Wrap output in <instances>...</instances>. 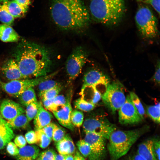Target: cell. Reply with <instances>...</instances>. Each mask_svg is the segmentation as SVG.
Segmentation results:
<instances>
[{
	"label": "cell",
	"instance_id": "obj_1",
	"mask_svg": "<svg viewBox=\"0 0 160 160\" xmlns=\"http://www.w3.org/2000/svg\"><path fill=\"white\" fill-rule=\"evenodd\" d=\"M13 56L25 79L47 75L52 64L51 54L47 49L25 39L15 47Z\"/></svg>",
	"mask_w": 160,
	"mask_h": 160
},
{
	"label": "cell",
	"instance_id": "obj_2",
	"mask_svg": "<svg viewBox=\"0 0 160 160\" xmlns=\"http://www.w3.org/2000/svg\"><path fill=\"white\" fill-rule=\"evenodd\" d=\"M50 11L54 23L63 30L81 29L90 22L89 12L82 0H52Z\"/></svg>",
	"mask_w": 160,
	"mask_h": 160
},
{
	"label": "cell",
	"instance_id": "obj_3",
	"mask_svg": "<svg viewBox=\"0 0 160 160\" xmlns=\"http://www.w3.org/2000/svg\"><path fill=\"white\" fill-rule=\"evenodd\" d=\"M89 13L96 22L113 26L121 21L125 12L124 0H90Z\"/></svg>",
	"mask_w": 160,
	"mask_h": 160
},
{
	"label": "cell",
	"instance_id": "obj_4",
	"mask_svg": "<svg viewBox=\"0 0 160 160\" xmlns=\"http://www.w3.org/2000/svg\"><path fill=\"white\" fill-rule=\"evenodd\" d=\"M149 127L128 130H116L110 134L107 144L110 160H118L127 153L132 146L143 134L148 132Z\"/></svg>",
	"mask_w": 160,
	"mask_h": 160
},
{
	"label": "cell",
	"instance_id": "obj_5",
	"mask_svg": "<svg viewBox=\"0 0 160 160\" xmlns=\"http://www.w3.org/2000/svg\"><path fill=\"white\" fill-rule=\"evenodd\" d=\"M135 20L139 31L144 38L152 39L159 34L157 19L147 6H142L138 8Z\"/></svg>",
	"mask_w": 160,
	"mask_h": 160
},
{
	"label": "cell",
	"instance_id": "obj_6",
	"mask_svg": "<svg viewBox=\"0 0 160 160\" xmlns=\"http://www.w3.org/2000/svg\"><path fill=\"white\" fill-rule=\"evenodd\" d=\"M124 90L122 84L115 81L108 84L101 95L104 104L113 113L119 110L126 100Z\"/></svg>",
	"mask_w": 160,
	"mask_h": 160
},
{
	"label": "cell",
	"instance_id": "obj_7",
	"mask_svg": "<svg viewBox=\"0 0 160 160\" xmlns=\"http://www.w3.org/2000/svg\"><path fill=\"white\" fill-rule=\"evenodd\" d=\"M57 73L56 72L50 74L32 79L16 80L7 83L0 82V84L2 89L8 94L12 97H18L28 89L38 85L43 80L51 79Z\"/></svg>",
	"mask_w": 160,
	"mask_h": 160
},
{
	"label": "cell",
	"instance_id": "obj_8",
	"mask_svg": "<svg viewBox=\"0 0 160 160\" xmlns=\"http://www.w3.org/2000/svg\"><path fill=\"white\" fill-rule=\"evenodd\" d=\"M85 133H91L108 140L111 134L116 129L114 124L110 122L103 116L87 118L83 124Z\"/></svg>",
	"mask_w": 160,
	"mask_h": 160
},
{
	"label": "cell",
	"instance_id": "obj_9",
	"mask_svg": "<svg viewBox=\"0 0 160 160\" xmlns=\"http://www.w3.org/2000/svg\"><path fill=\"white\" fill-rule=\"evenodd\" d=\"M87 58L86 52L81 47H76L68 58L65 68L69 81L74 80L81 73Z\"/></svg>",
	"mask_w": 160,
	"mask_h": 160
},
{
	"label": "cell",
	"instance_id": "obj_10",
	"mask_svg": "<svg viewBox=\"0 0 160 160\" xmlns=\"http://www.w3.org/2000/svg\"><path fill=\"white\" fill-rule=\"evenodd\" d=\"M90 149L89 160H103L107 153V139L97 135L85 133L84 139Z\"/></svg>",
	"mask_w": 160,
	"mask_h": 160
},
{
	"label": "cell",
	"instance_id": "obj_11",
	"mask_svg": "<svg viewBox=\"0 0 160 160\" xmlns=\"http://www.w3.org/2000/svg\"><path fill=\"white\" fill-rule=\"evenodd\" d=\"M119 120L122 125L135 124L141 122L143 119L135 108L129 95L119 110Z\"/></svg>",
	"mask_w": 160,
	"mask_h": 160
},
{
	"label": "cell",
	"instance_id": "obj_12",
	"mask_svg": "<svg viewBox=\"0 0 160 160\" xmlns=\"http://www.w3.org/2000/svg\"><path fill=\"white\" fill-rule=\"evenodd\" d=\"M25 112V110L20 104L10 100H4L0 106V114L3 119L7 121L12 120Z\"/></svg>",
	"mask_w": 160,
	"mask_h": 160
},
{
	"label": "cell",
	"instance_id": "obj_13",
	"mask_svg": "<svg viewBox=\"0 0 160 160\" xmlns=\"http://www.w3.org/2000/svg\"><path fill=\"white\" fill-rule=\"evenodd\" d=\"M72 96V93H70L67 98V101L65 106L52 113L60 124L71 131H73L74 127L72 124L71 120V115L72 111L71 105Z\"/></svg>",
	"mask_w": 160,
	"mask_h": 160
},
{
	"label": "cell",
	"instance_id": "obj_14",
	"mask_svg": "<svg viewBox=\"0 0 160 160\" xmlns=\"http://www.w3.org/2000/svg\"><path fill=\"white\" fill-rule=\"evenodd\" d=\"M2 73L8 80L12 81L25 79L14 58L5 61L1 67Z\"/></svg>",
	"mask_w": 160,
	"mask_h": 160
},
{
	"label": "cell",
	"instance_id": "obj_15",
	"mask_svg": "<svg viewBox=\"0 0 160 160\" xmlns=\"http://www.w3.org/2000/svg\"><path fill=\"white\" fill-rule=\"evenodd\" d=\"M110 83V79L106 75L95 69L90 70L84 75L83 84L95 86L103 84L107 86Z\"/></svg>",
	"mask_w": 160,
	"mask_h": 160
},
{
	"label": "cell",
	"instance_id": "obj_16",
	"mask_svg": "<svg viewBox=\"0 0 160 160\" xmlns=\"http://www.w3.org/2000/svg\"><path fill=\"white\" fill-rule=\"evenodd\" d=\"M38 103V111L33 121L35 130L41 129L49 124L53 118L52 114L44 108L41 102Z\"/></svg>",
	"mask_w": 160,
	"mask_h": 160
},
{
	"label": "cell",
	"instance_id": "obj_17",
	"mask_svg": "<svg viewBox=\"0 0 160 160\" xmlns=\"http://www.w3.org/2000/svg\"><path fill=\"white\" fill-rule=\"evenodd\" d=\"M80 94L84 100L95 105L101 98V94L92 85L83 84Z\"/></svg>",
	"mask_w": 160,
	"mask_h": 160
},
{
	"label": "cell",
	"instance_id": "obj_18",
	"mask_svg": "<svg viewBox=\"0 0 160 160\" xmlns=\"http://www.w3.org/2000/svg\"><path fill=\"white\" fill-rule=\"evenodd\" d=\"M12 129L0 114V150L3 148L14 138Z\"/></svg>",
	"mask_w": 160,
	"mask_h": 160
},
{
	"label": "cell",
	"instance_id": "obj_19",
	"mask_svg": "<svg viewBox=\"0 0 160 160\" xmlns=\"http://www.w3.org/2000/svg\"><path fill=\"white\" fill-rule=\"evenodd\" d=\"M56 147L59 153L64 155L72 154L75 151L74 143L68 134L62 140L56 143Z\"/></svg>",
	"mask_w": 160,
	"mask_h": 160
},
{
	"label": "cell",
	"instance_id": "obj_20",
	"mask_svg": "<svg viewBox=\"0 0 160 160\" xmlns=\"http://www.w3.org/2000/svg\"><path fill=\"white\" fill-rule=\"evenodd\" d=\"M39 154L38 147L34 145H27L19 149L16 156L18 160H35Z\"/></svg>",
	"mask_w": 160,
	"mask_h": 160
},
{
	"label": "cell",
	"instance_id": "obj_21",
	"mask_svg": "<svg viewBox=\"0 0 160 160\" xmlns=\"http://www.w3.org/2000/svg\"><path fill=\"white\" fill-rule=\"evenodd\" d=\"M20 36L11 26L2 24H0V39L5 42L18 41Z\"/></svg>",
	"mask_w": 160,
	"mask_h": 160
},
{
	"label": "cell",
	"instance_id": "obj_22",
	"mask_svg": "<svg viewBox=\"0 0 160 160\" xmlns=\"http://www.w3.org/2000/svg\"><path fill=\"white\" fill-rule=\"evenodd\" d=\"M152 138L148 139L140 143L137 152L145 160H156L152 150Z\"/></svg>",
	"mask_w": 160,
	"mask_h": 160
},
{
	"label": "cell",
	"instance_id": "obj_23",
	"mask_svg": "<svg viewBox=\"0 0 160 160\" xmlns=\"http://www.w3.org/2000/svg\"><path fill=\"white\" fill-rule=\"evenodd\" d=\"M7 6L9 13L14 18L24 16L28 8V7L20 5L15 0L9 1Z\"/></svg>",
	"mask_w": 160,
	"mask_h": 160
},
{
	"label": "cell",
	"instance_id": "obj_24",
	"mask_svg": "<svg viewBox=\"0 0 160 160\" xmlns=\"http://www.w3.org/2000/svg\"><path fill=\"white\" fill-rule=\"evenodd\" d=\"M9 0H0V21L10 26L13 25L14 18L9 13L7 4Z\"/></svg>",
	"mask_w": 160,
	"mask_h": 160
},
{
	"label": "cell",
	"instance_id": "obj_25",
	"mask_svg": "<svg viewBox=\"0 0 160 160\" xmlns=\"http://www.w3.org/2000/svg\"><path fill=\"white\" fill-rule=\"evenodd\" d=\"M8 126L12 129H21L26 128L29 121L25 114H21L13 119L6 121Z\"/></svg>",
	"mask_w": 160,
	"mask_h": 160
},
{
	"label": "cell",
	"instance_id": "obj_26",
	"mask_svg": "<svg viewBox=\"0 0 160 160\" xmlns=\"http://www.w3.org/2000/svg\"><path fill=\"white\" fill-rule=\"evenodd\" d=\"M18 97L20 103L25 106L37 101L35 92L32 87L26 90Z\"/></svg>",
	"mask_w": 160,
	"mask_h": 160
},
{
	"label": "cell",
	"instance_id": "obj_27",
	"mask_svg": "<svg viewBox=\"0 0 160 160\" xmlns=\"http://www.w3.org/2000/svg\"><path fill=\"white\" fill-rule=\"evenodd\" d=\"M160 103L146 106L145 112L155 123H160Z\"/></svg>",
	"mask_w": 160,
	"mask_h": 160
},
{
	"label": "cell",
	"instance_id": "obj_28",
	"mask_svg": "<svg viewBox=\"0 0 160 160\" xmlns=\"http://www.w3.org/2000/svg\"><path fill=\"white\" fill-rule=\"evenodd\" d=\"M129 96L132 102L142 119H143L145 114V110L138 96L132 92H129Z\"/></svg>",
	"mask_w": 160,
	"mask_h": 160
},
{
	"label": "cell",
	"instance_id": "obj_29",
	"mask_svg": "<svg viewBox=\"0 0 160 160\" xmlns=\"http://www.w3.org/2000/svg\"><path fill=\"white\" fill-rule=\"evenodd\" d=\"M36 136V143L42 148H47L50 144L52 140L48 137L41 129L35 130Z\"/></svg>",
	"mask_w": 160,
	"mask_h": 160
},
{
	"label": "cell",
	"instance_id": "obj_30",
	"mask_svg": "<svg viewBox=\"0 0 160 160\" xmlns=\"http://www.w3.org/2000/svg\"><path fill=\"white\" fill-rule=\"evenodd\" d=\"M61 87L58 82L51 79L41 81L38 85L39 92H44L55 87Z\"/></svg>",
	"mask_w": 160,
	"mask_h": 160
},
{
	"label": "cell",
	"instance_id": "obj_31",
	"mask_svg": "<svg viewBox=\"0 0 160 160\" xmlns=\"http://www.w3.org/2000/svg\"><path fill=\"white\" fill-rule=\"evenodd\" d=\"M74 104L76 108L85 112L90 111L95 107V105L86 101L81 97L76 100Z\"/></svg>",
	"mask_w": 160,
	"mask_h": 160
},
{
	"label": "cell",
	"instance_id": "obj_32",
	"mask_svg": "<svg viewBox=\"0 0 160 160\" xmlns=\"http://www.w3.org/2000/svg\"><path fill=\"white\" fill-rule=\"evenodd\" d=\"M84 115L81 111L74 110L72 111L71 115V120L74 127H80L84 122Z\"/></svg>",
	"mask_w": 160,
	"mask_h": 160
},
{
	"label": "cell",
	"instance_id": "obj_33",
	"mask_svg": "<svg viewBox=\"0 0 160 160\" xmlns=\"http://www.w3.org/2000/svg\"><path fill=\"white\" fill-rule=\"evenodd\" d=\"M61 89V87H55L44 92H39V95L41 100L52 99L58 95Z\"/></svg>",
	"mask_w": 160,
	"mask_h": 160
},
{
	"label": "cell",
	"instance_id": "obj_34",
	"mask_svg": "<svg viewBox=\"0 0 160 160\" xmlns=\"http://www.w3.org/2000/svg\"><path fill=\"white\" fill-rule=\"evenodd\" d=\"M26 107L25 115L30 122L34 119L37 113L38 107V102L37 101L33 102Z\"/></svg>",
	"mask_w": 160,
	"mask_h": 160
},
{
	"label": "cell",
	"instance_id": "obj_35",
	"mask_svg": "<svg viewBox=\"0 0 160 160\" xmlns=\"http://www.w3.org/2000/svg\"><path fill=\"white\" fill-rule=\"evenodd\" d=\"M76 145L81 154L85 157H88L90 153V149L87 143L84 139L79 140Z\"/></svg>",
	"mask_w": 160,
	"mask_h": 160
},
{
	"label": "cell",
	"instance_id": "obj_36",
	"mask_svg": "<svg viewBox=\"0 0 160 160\" xmlns=\"http://www.w3.org/2000/svg\"><path fill=\"white\" fill-rule=\"evenodd\" d=\"M152 138V149L154 156L156 160H160L159 137L158 136H156Z\"/></svg>",
	"mask_w": 160,
	"mask_h": 160
},
{
	"label": "cell",
	"instance_id": "obj_37",
	"mask_svg": "<svg viewBox=\"0 0 160 160\" xmlns=\"http://www.w3.org/2000/svg\"><path fill=\"white\" fill-rule=\"evenodd\" d=\"M66 135L65 130L57 125L53 132L52 139L56 143L62 140Z\"/></svg>",
	"mask_w": 160,
	"mask_h": 160
},
{
	"label": "cell",
	"instance_id": "obj_38",
	"mask_svg": "<svg viewBox=\"0 0 160 160\" xmlns=\"http://www.w3.org/2000/svg\"><path fill=\"white\" fill-rule=\"evenodd\" d=\"M57 153L52 149H48L39 154V158L42 160H54Z\"/></svg>",
	"mask_w": 160,
	"mask_h": 160
},
{
	"label": "cell",
	"instance_id": "obj_39",
	"mask_svg": "<svg viewBox=\"0 0 160 160\" xmlns=\"http://www.w3.org/2000/svg\"><path fill=\"white\" fill-rule=\"evenodd\" d=\"M56 125L55 123L51 122L41 129L48 137L52 140L53 132Z\"/></svg>",
	"mask_w": 160,
	"mask_h": 160
},
{
	"label": "cell",
	"instance_id": "obj_40",
	"mask_svg": "<svg viewBox=\"0 0 160 160\" xmlns=\"http://www.w3.org/2000/svg\"><path fill=\"white\" fill-rule=\"evenodd\" d=\"M139 2L151 5L160 15V0H136Z\"/></svg>",
	"mask_w": 160,
	"mask_h": 160
},
{
	"label": "cell",
	"instance_id": "obj_41",
	"mask_svg": "<svg viewBox=\"0 0 160 160\" xmlns=\"http://www.w3.org/2000/svg\"><path fill=\"white\" fill-rule=\"evenodd\" d=\"M160 63L159 60L157 61L154 73L152 77L151 80L156 84L159 85L160 80Z\"/></svg>",
	"mask_w": 160,
	"mask_h": 160
},
{
	"label": "cell",
	"instance_id": "obj_42",
	"mask_svg": "<svg viewBox=\"0 0 160 160\" xmlns=\"http://www.w3.org/2000/svg\"><path fill=\"white\" fill-rule=\"evenodd\" d=\"M6 149L7 152L11 155L16 156L18 153L19 149L17 145L12 142H9L8 143Z\"/></svg>",
	"mask_w": 160,
	"mask_h": 160
},
{
	"label": "cell",
	"instance_id": "obj_43",
	"mask_svg": "<svg viewBox=\"0 0 160 160\" xmlns=\"http://www.w3.org/2000/svg\"><path fill=\"white\" fill-rule=\"evenodd\" d=\"M26 141L30 144L36 143V136L35 131L31 130L28 132L25 135Z\"/></svg>",
	"mask_w": 160,
	"mask_h": 160
},
{
	"label": "cell",
	"instance_id": "obj_44",
	"mask_svg": "<svg viewBox=\"0 0 160 160\" xmlns=\"http://www.w3.org/2000/svg\"><path fill=\"white\" fill-rule=\"evenodd\" d=\"M54 104L57 106L64 105L66 103L67 98L63 95H58L54 98L53 99Z\"/></svg>",
	"mask_w": 160,
	"mask_h": 160
},
{
	"label": "cell",
	"instance_id": "obj_45",
	"mask_svg": "<svg viewBox=\"0 0 160 160\" xmlns=\"http://www.w3.org/2000/svg\"><path fill=\"white\" fill-rule=\"evenodd\" d=\"M14 141L15 144L21 148L25 146L26 144L25 138L23 136L21 135L16 136Z\"/></svg>",
	"mask_w": 160,
	"mask_h": 160
},
{
	"label": "cell",
	"instance_id": "obj_46",
	"mask_svg": "<svg viewBox=\"0 0 160 160\" xmlns=\"http://www.w3.org/2000/svg\"><path fill=\"white\" fill-rule=\"evenodd\" d=\"M129 160H145V159L136 152L129 156Z\"/></svg>",
	"mask_w": 160,
	"mask_h": 160
},
{
	"label": "cell",
	"instance_id": "obj_47",
	"mask_svg": "<svg viewBox=\"0 0 160 160\" xmlns=\"http://www.w3.org/2000/svg\"><path fill=\"white\" fill-rule=\"evenodd\" d=\"M19 4L22 6L28 7L31 4V0H15Z\"/></svg>",
	"mask_w": 160,
	"mask_h": 160
},
{
	"label": "cell",
	"instance_id": "obj_48",
	"mask_svg": "<svg viewBox=\"0 0 160 160\" xmlns=\"http://www.w3.org/2000/svg\"><path fill=\"white\" fill-rule=\"evenodd\" d=\"M74 160H86L84 157L78 151H76L73 156Z\"/></svg>",
	"mask_w": 160,
	"mask_h": 160
},
{
	"label": "cell",
	"instance_id": "obj_49",
	"mask_svg": "<svg viewBox=\"0 0 160 160\" xmlns=\"http://www.w3.org/2000/svg\"><path fill=\"white\" fill-rule=\"evenodd\" d=\"M65 155L60 154H56L54 160H64Z\"/></svg>",
	"mask_w": 160,
	"mask_h": 160
},
{
	"label": "cell",
	"instance_id": "obj_50",
	"mask_svg": "<svg viewBox=\"0 0 160 160\" xmlns=\"http://www.w3.org/2000/svg\"><path fill=\"white\" fill-rule=\"evenodd\" d=\"M64 160H74L73 156L72 154L65 155Z\"/></svg>",
	"mask_w": 160,
	"mask_h": 160
},
{
	"label": "cell",
	"instance_id": "obj_51",
	"mask_svg": "<svg viewBox=\"0 0 160 160\" xmlns=\"http://www.w3.org/2000/svg\"><path fill=\"white\" fill-rule=\"evenodd\" d=\"M35 160H42L39 158H38V159H35Z\"/></svg>",
	"mask_w": 160,
	"mask_h": 160
}]
</instances>
